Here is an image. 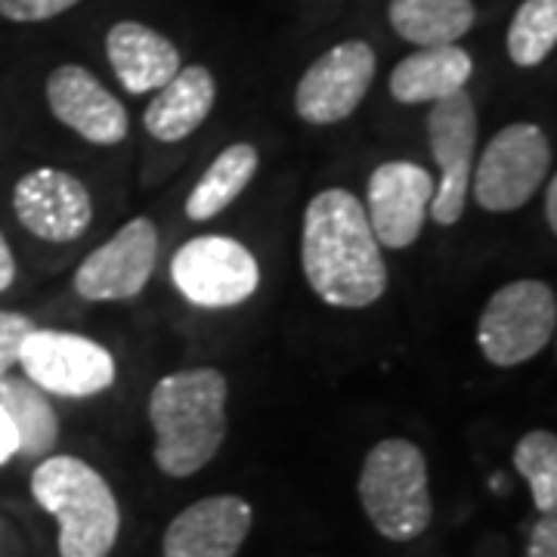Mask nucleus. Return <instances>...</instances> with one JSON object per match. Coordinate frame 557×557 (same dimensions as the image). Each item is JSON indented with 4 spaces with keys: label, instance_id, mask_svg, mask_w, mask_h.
<instances>
[{
    "label": "nucleus",
    "instance_id": "f257e3e1",
    "mask_svg": "<svg viewBox=\"0 0 557 557\" xmlns=\"http://www.w3.org/2000/svg\"><path fill=\"white\" fill-rule=\"evenodd\" d=\"M300 267L313 295L338 310H366L387 292V263L354 193L332 186L310 199L300 226Z\"/></svg>",
    "mask_w": 557,
    "mask_h": 557
},
{
    "label": "nucleus",
    "instance_id": "f03ea898",
    "mask_svg": "<svg viewBox=\"0 0 557 557\" xmlns=\"http://www.w3.org/2000/svg\"><path fill=\"white\" fill-rule=\"evenodd\" d=\"M230 381L214 366L183 369L156 381L149 424L156 431V465L168 478H193L218 456L226 440Z\"/></svg>",
    "mask_w": 557,
    "mask_h": 557
},
{
    "label": "nucleus",
    "instance_id": "7ed1b4c3",
    "mask_svg": "<svg viewBox=\"0 0 557 557\" xmlns=\"http://www.w3.org/2000/svg\"><path fill=\"white\" fill-rule=\"evenodd\" d=\"M32 496L60 523V557H109L121 533L112 486L78 456H47L32 474Z\"/></svg>",
    "mask_w": 557,
    "mask_h": 557
},
{
    "label": "nucleus",
    "instance_id": "20e7f679",
    "mask_svg": "<svg viewBox=\"0 0 557 557\" xmlns=\"http://www.w3.org/2000/svg\"><path fill=\"white\" fill-rule=\"evenodd\" d=\"M359 502L369 523L391 542H412L431 527L428 458L412 440L387 437L369 449L359 471Z\"/></svg>",
    "mask_w": 557,
    "mask_h": 557
},
{
    "label": "nucleus",
    "instance_id": "39448f33",
    "mask_svg": "<svg viewBox=\"0 0 557 557\" xmlns=\"http://www.w3.org/2000/svg\"><path fill=\"white\" fill-rule=\"evenodd\" d=\"M557 295L542 278H515L490 295L478 322V347L496 369H518L555 335Z\"/></svg>",
    "mask_w": 557,
    "mask_h": 557
},
{
    "label": "nucleus",
    "instance_id": "423d86ee",
    "mask_svg": "<svg viewBox=\"0 0 557 557\" xmlns=\"http://www.w3.org/2000/svg\"><path fill=\"white\" fill-rule=\"evenodd\" d=\"M552 177V143L530 121L502 127L474 164V199L490 214H511Z\"/></svg>",
    "mask_w": 557,
    "mask_h": 557
},
{
    "label": "nucleus",
    "instance_id": "0eeeda50",
    "mask_svg": "<svg viewBox=\"0 0 557 557\" xmlns=\"http://www.w3.org/2000/svg\"><path fill=\"white\" fill-rule=\"evenodd\" d=\"M171 282L199 310H230L255 298L260 267L248 245L223 233H208L180 245L171 258Z\"/></svg>",
    "mask_w": 557,
    "mask_h": 557
},
{
    "label": "nucleus",
    "instance_id": "6e6552de",
    "mask_svg": "<svg viewBox=\"0 0 557 557\" xmlns=\"http://www.w3.org/2000/svg\"><path fill=\"white\" fill-rule=\"evenodd\" d=\"M20 366L44 394L65 399L106 394L119 379L115 357L100 341L60 329H35L22 344Z\"/></svg>",
    "mask_w": 557,
    "mask_h": 557
},
{
    "label": "nucleus",
    "instance_id": "1a4fd4ad",
    "mask_svg": "<svg viewBox=\"0 0 557 557\" xmlns=\"http://www.w3.org/2000/svg\"><path fill=\"white\" fill-rule=\"evenodd\" d=\"M428 146L440 168L428 218H434L440 226H456L458 220L465 218L474 152H478V109L468 97V90H458L446 100L431 102Z\"/></svg>",
    "mask_w": 557,
    "mask_h": 557
},
{
    "label": "nucleus",
    "instance_id": "9d476101",
    "mask_svg": "<svg viewBox=\"0 0 557 557\" xmlns=\"http://www.w3.org/2000/svg\"><path fill=\"white\" fill-rule=\"evenodd\" d=\"M375 50L366 40H341L300 75L295 112L300 121L329 127L347 121L375 81Z\"/></svg>",
    "mask_w": 557,
    "mask_h": 557
},
{
    "label": "nucleus",
    "instance_id": "9b49d317",
    "mask_svg": "<svg viewBox=\"0 0 557 557\" xmlns=\"http://www.w3.org/2000/svg\"><path fill=\"white\" fill-rule=\"evenodd\" d=\"M159 260V226L149 218L127 220L75 270V295L90 304L131 300L149 285Z\"/></svg>",
    "mask_w": 557,
    "mask_h": 557
},
{
    "label": "nucleus",
    "instance_id": "f8f14e48",
    "mask_svg": "<svg viewBox=\"0 0 557 557\" xmlns=\"http://www.w3.org/2000/svg\"><path fill=\"white\" fill-rule=\"evenodd\" d=\"M434 199V174L416 161H384L366 186V218L381 248L416 245Z\"/></svg>",
    "mask_w": 557,
    "mask_h": 557
},
{
    "label": "nucleus",
    "instance_id": "ddd939ff",
    "mask_svg": "<svg viewBox=\"0 0 557 557\" xmlns=\"http://www.w3.org/2000/svg\"><path fill=\"white\" fill-rule=\"evenodd\" d=\"M13 211L22 230L44 242H75L94 223L90 189L60 168H35L13 186Z\"/></svg>",
    "mask_w": 557,
    "mask_h": 557
},
{
    "label": "nucleus",
    "instance_id": "4468645a",
    "mask_svg": "<svg viewBox=\"0 0 557 557\" xmlns=\"http://www.w3.org/2000/svg\"><path fill=\"white\" fill-rule=\"evenodd\" d=\"M44 94L53 119L94 146H119L131 131L124 102L78 62L53 69Z\"/></svg>",
    "mask_w": 557,
    "mask_h": 557
},
{
    "label": "nucleus",
    "instance_id": "2eb2a0df",
    "mask_svg": "<svg viewBox=\"0 0 557 557\" xmlns=\"http://www.w3.org/2000/svg\"><path fill=\"white\" fill-rule=\"evenodd\" d=\"M255 511L242 496H208L168 523L164 557H236L251 533Z\"/></svg>",
    "mask_w": 557,
    "mask_h": 557
},
{
    "label": "nucleus",
    "instance_id": "dca6fc26",
    "mask_svg": "<svg viewBox=\"0 0 557 557\" xmlns=\"http://www.w3.org/2000/svg\"><path fill=\"white\" fill-rule=\"evenodd\" d=\"M106 57L121 87L134 97L159 90L180 72L174 40L143 22H115L106 35Z\"/></svg>",
    "mask_w": 557,
    "mask_h": 557
},
{
    "label": "nucleus",
    "instance_id": "f3484780",
    "mask_svg": "<svg viewBox=\"0 0 557 557\" xmlns=\"http://www.w3.org/2000/svg\"><path fill=\"white\" fill-rule=\"evenodd\" d=\"M218 102V81L205 65H180V72L156 90L143 112V127L159 143H180L196 134Z\"/></svg>",
    "mask_w": 557,
    "mask_h": 557
},
{
    "label": "nucleus",
    "instance_id": "a211bd4d",
    "mask_svg": "<svg viewBox=\"0 0 557 557\" xmlns=\"http://www.w3.org/2000/svg\"><path fill=\"white\" fill-rule=\"evenodd\" d=\"M474 75V60L458 44L418 47L416 53L403 57L391 72L387 90L403 106H431L446 100L468 87Z\"/></svg>",
    "mask_w": 557,
    "mask_h": 557
},
{
    "label": "nucleus",
    "instance_id": "6ab92c4d",
    "mask_svg": "<svg viewBox=\"0 0 557 557\" xmlns=\"http://www.w3.org/2000/svg\"><path fill=\"white\" fill-rule=\"evenodd\" d=\"M258 164L260 156L251 143L226 146L223 152H218V159L205 168L199 183L193 186V193L186 199V218L193 223L218 218L220 211H226L248 189V183L258 174Z\"/></svg>",
    "mask_w": 557,
    "mask_h": 557
},
{
    "label": "nucleus",
    "instance_id": "aec40b11",
    "mask_svg": "<svg viewBox=\"0 0 557 557\" xmlns=\"http://www.w3.org/2000/svg\"><path fill=\"white\" fill-rule=\"evenodd\" d=\"M387 20L416 47L458 44L474 25V0H391Z\"/></svg>",
    "mask_w": 557,
    "mask_h": 557
},
{
    "label": "nucleus",
    "instance_id": "412c9836",
    "mask_svg": "<svg viewBox=\"0 0 557 557\" xmlns=\"http://www.w3.org/2000/svg\"><path fill=\"white\" fill-rule=\"evenodd\" d=\"M0 406L10 416L16 437H20L22 458H47L60 443V416L38 384L25 379L3 375L0 379Z\"/></svg>",
    "mask_w": 557,
    "mask_h": 557
},
{
    "label": "nucleus",
    "instance_id": "4be33fe9",
    "mask_svg": "<svg viewBox=\"0 0 557 557\" xmlns=\"http://www.w3.org/2000/svg\"><path fill=\"white\" fill-rule=\"evenodd\" d=\"M557 44V0H523L508 25V57L518 69H536Z\"/></svg>",
    "mask_w": 557,
    "mask_h": 557
},
{
    "label": "nucleus",
    "instance_id": "5701e85b",
    "mask_svg": "<svg viewBox=\"0 0 557 557\" xmlns=\"http://www.w3.org/2000/svg\"><path fill=\"white\" fill-rule=\"evenodd\" d=\"M515 471L530 483L539 515L557 508V437L552 431H530L515 446Z\"/></svg>",
    "mask_w": 557,
    "mask_h": 557
},
{
    "label": "nucleus",
    "instance_id": "b1692460",
    "mask_svg": "<svg viewBox=\"0 0 557 557\" xmlns=\"http://www.w3.org/2000/svg\"><path fill=\"white\" fill-rule=\"evenodd\" d=\"M35 332V322L16 313V310H0V379L10 375V369L20 362L22 344Z\"/></svg>",
    "mask_w": 557,
    "mask_h": 557
},
{
    "label": "nucleus",
    "instance_id": "393cba45",
    "mask_svg": "<svg viewBox=\"0 0 557 557\" xmlns=\"http://www.w3.org/2000/svg\"><path fill=\"white\" fill-rule=\"evenodd\" d=\"M78 3L81 0H0V16L10 22H47Z\"/></svg>",
    "mask_w": 557,
    "mask_h": 557
},
{
    "label": "nucleus",
    "instance_id": "a878e982",
    "mask_svg": "<svg viewBox=\"0 0 557 557\" xmlns=\"http://www.w3.org/2000/svg\"><path fill=\"white\" fill-rule=\"evenodd\" d=\"M527 557H557V518L542 515L527 542Z\"/></svg>",
    "mask_w": 557,
    "mask_h": 557
},
{
    "label": "nucleus",
    "instance_id": "bb28decb",
    "mask_svg": "<svg viewBox=\"0 0 557 557\" xmlns=\"http://www.w3.org/2000/svg\"><path fill=\"white\" fill-rule=\"evenodd\" d=\"M16 453H20L16 428H13V421H10V416H7L3 406H0V465H7L10 458H16Z\"/></svg>",
    "mask_w": 557,
    "mask_h": 557
},
{
    "label": "nucleus",
    "instance_id": "cd10ccee",
    "mask_svg": "<svg viewBox=\"0 0 557 557\" xmlns=\"http://www.w3.org/2000/svg\"><path fill=\"white\" fill-rule=\"evenodd\" d=\"M13 282H16V258H13L10 242L3 239V233H0V295H3Z\"/></svg>",
    "mask_w": 557,
    "mask_h": 557
},
{
    "label": "nucleus",
    "instance_id": "c85d7f7f",
    "mask_svg": "<svg viewBox=\"0 0 557 557\" xmlns=\"http://www.w3.org/2000/svg\"><path fill=\"white\" fill-rule=\"evenodd\" d=\"M545 223L548 230L557 233V180L548 177V186H545Z\"/></svg>",
    "mask_w": 557,
    "mask_h": 557
}]
</instances>
